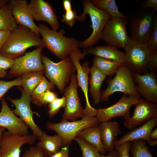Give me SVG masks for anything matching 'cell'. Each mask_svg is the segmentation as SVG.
I'll return each instance as SVG.
<instances>
[{
    "label": "cell",
    "instance_id": "b9f144b4",
    "mask_svg": "<svg viewBox=\"0 0 157 157\" xmlns=\"http://www.w3.org/2000/svg\"><path fill=\"white\" fill-rule=\"evenodd\" d=\"M69 146L68 145L64 146L59 151L50 157H69Z\"/></svg>",
    "mask_w": 157,
    "mask_h": 157
},
{
    "label": "cell",
    "instance_id": "5bb4252c",
    "mask_svg": "<svg viewBox=\"0 0 157 157\" xmlns=\"http://www.w3.org/2000/svg\"><path fill=\"white\" fill-rule=\"evenodd\" d=\"M8 99L15 107V109L13 111V113L20 117L31 129L33 132V135L36 139L40 141L42 137L43 132L36 124L33 119V115L36 113L33 112L31 109V96L27 94L22 89V96L20 99H13L8 98Z\"/></svg>",
    "mask_w": 157,
    "mask_h": 157
},
{
    "label": "cell",
    "instance_id": "ffe728a7",
    "mask_svg": "<svg viewBox=\"0 0 157 157\" xmlns=\"http://www.w3.org/2000/svg\"><path fill=\"white\" fill-rule=\"evenodd\" d=\"M10 3L13 17L18 25L26 27L40 36L39 28L28 8L26 0H10Z\"/></svg>",
    "mask_w": 157,
    "mask_h": 157
},
{
    "label": "cell",
    "instance_id": "6da1fadb",
    "mask_svg": "<svg viewBox=\"0 0 157 157\" xmlns=\"http://www.w3.org/2000/svg\"><path fill=\"white\" fill-rule=\"evenodd\" d=\"M41 46H44L40 36L27 27L17 25L11 32L0 54L14 59L23 56L29 48Z\"/></svg>",
    "mask_w": 157,
    "mask_h": 157
},
{
    "label": "cell",
    "instance_id": "4dcf8cb0",
    "mask_svg": "<svg viewBox=\"0 0 157 157\" xmlns=\"http://www.w3.org/2000/svg\"><path fill=\"white\" fill-rule=\"evenodd\" d=\"M130 151L131 157H154L145 141L142 139L131 141Z\"/></svg>",
    "mask_w": 157,
    "mask_h": 157
},
{
    "label": "cell",
    "instance_id": "d6a6232c",
    "mask_svg": "<svg viewBox=\"0 0 157 157\" xmlns=\"http://www.w3.org/2000/svg\"><path fill=\"white\" fill-rule=\"evenodd\" d=\"M79 145L82 152V157H100L101 154L94 146L78 137L74 139Z\"/></svg>",
    "mask_w": 157,
    "mask_h": 157
},
{
    "label": "cell",
    "instance_id": "7402d4cb",
    "mask_svg": "<svg viewBox=\"0 0 157 157\" xmlns=\"http://www.w3.org/2000/svg\"><path fill=\"white\" fill-rule=\"evenodd\" d=\"M101 123L99 126L101 141L106 151H110L114 149V141L121 131L116 122L108 120Z\"/></svg>",
    "mask_w": 157,
    "mask_h": 157
},
{
    "label": "cell",
    "instance_id": "8992f818",
    "mask_svg": "<svg viewBox=\"0 0 157 157\" xmlns=\"http://www.w3.org/2000/svg\"><path fill=\"white\" fill-rule=\"evenodd\" d=\"M99 123L96 116L87 115L80 120L71 122L65 120L58 123L48 122L46 126L49 130L57 133L64 146H69L81 131L88 127L98 126Z\"/></svg>",
    "mask_w": 157,
    "mask_h": 157
},
{
    "label": "cell",
    "instance_id": "7c38bea8",
    "mask_svg": "<svg viewBox=\"0 0 157 157\" xmlns=\"http://www.w3.org/2000/svg\"><path fill=\"white\" fill-rule=\"evenodd\" d=\"M146 102L140 97L129 96L123 94L120 99L116 104L108 108H99L96 116L99 123L110 120L115 117L124 118L130 116L131 107L137 104Z\"/></svg>",
    "mask_w": 157,
    "mask_h": 157
},
{
    "label": "cell",
    "instance_id": "d6986e66",
    "mask_svg": "<svg viewBox=\"0 0 157 157\" xmlns=\"http://www.w3.org/2000/svg\"><path fill=\"white\" fill-rule=\"evenodd\" d=\"M132 117H125L124 125L130 130L151 118L157 117V105L147 102L135 105Z\"/></svg>",
    "mask_w": 157,
    "mask_h": 157
},
{
    "label": "cell",
    "instance_id": "5b68a950",
    "mask_svg": "<svg viewBox=\"0 0 157 157\" xmlns=\"http://www.w3.org/2000/svg\"><path fill=\"white\" fill-rule=\"evenodd\" d=\"M156 12L142 9L133 15L129 22L130 37L135 43L146 44L152 33Z\"/></svg>",
    "mask_w": 157,
    "mask_h": 157
},
{
    "label": "cell",
    "instance_id": "3957f363",
    "mask_svg": "<svg viewBox=\"0 0 157 157\" xmlns=\"http://www.w3.org/2000/svg\"><path fill=\"white\" fill-rule=\"evenodd\" d=\"M41 58L46 76L63 94L67 85L70 82L76 71L70 56L68 55L57 63L51 61L43 54L41 55Z\"/></svg>",
    "mask_w": 157,
    "mask_h": 157
},
{
    "label": "cell",
    "instance_id": "74e56055",
    "mask_svg": "<svg viewBox=\"0 0 157 157\" xmlns=\"http://www.w3.org/2000/svg\"><path fill=\"white\" fill-rule=\"evenodd\" d=\"M57 97L56 94L53 92L48 90L42 95L39 101V106L49 104Z\"/></svg>",
    "mask_w": 157,
    "mask_h": 157
},
{
    "label": "cell",
    "instance_id": "d590c367",
    "mask_svg": "<svg viewBox=\"0 0 157 157\" xmlns=\"http://www.w3.org/2000/svg\"><path fill=\"white\" fill-rule=\"evenodd\" d=\"M21 83L20 77L11 81L0 80V99L10 88L14 86L21 85Z\"/></svg>",
    "mask_w": 157,
    "mask_h": 157
},
{
    "label": "cell",
    "instance_id": "4fadbf2b",
    "mask_svg": "<svg viewBox=\"0 0 157 157\" xmlns=\"http://www.w3.org/2000/svg\"><path fill=\"white\" fill-rule=\"evenodd\" d=\"M36 138L33 135H13L4 131L0 140L1 157H19L21 147L24 144H33Z\"/></svg>",
    "mask_w": 157,
    "mask_h": 157
},
{
    "label": "cell",
    "instance_id": "cb8c5ba5",
    "mask_svg": "<svg viewBox=\"0 0 157 157\" xmlns=\"http://www.w3.org/2000/svg\"><path fill=\"white\" fill-rule=\"evenodd\" d=\"M64 146L61 138L58 134L49 136L43 132L37 147L42 150L44 157H50L59 151Z\"/></svg>",
    "mask_w": 157,
    "mask_h": 157
},
{
    "label": "cell",
    "instance_id": "f546056e",
    "mask_svg": "<svg viewBox=\"0 0 157 157\" xmlns=\"http://www.w3.org/2000/svg\"><path fill=\"white\" fill-rule=\"evenodd\" d=\"M92 3L97 8L104 10L113 17L126 18L119 11L115 0H91Z\"/></svg>",
    "mask_w": 157,
    "mask_h": 157
},
{
    "label": "cell",
    "instance_id": "f1b7e54d",
    "mask_svg": "<svg viewBox=\"0 0 157 157\" xmlns=\"http://www.w3.org/2000/svg\"><path fill=\"white\" fill-rule=\"evenodd\" d=\"M93 65L98 68L107 76H112L116 73L120 65L118 62L95 56L93 59Z\"/></svg>",
    "mask_w": 157,
    "mask_h": 157
},
{
    "label": "cell",
    "instance_id": "e0dca14e",
    "mask_svg": "<svg viewBox=\"0 0 157 157\" xmlns=\"http://www.w3.org/2000/svg\"><path fill=\"white\" fill-rule=\"evenodd\" d=\"M134 81L138 84L135 86L138 92L148 103H157V80L154 71L143 74H133Z\"/></svg>",
    "mask_w": 157,
    "mask_h": 157
},
{
    "label": "cell",
    "instance_id": "1f68e13d",
    "mask_svg": "<svg viewBox=\"0 0 157 157\" xmlns=\"http://www.w3.org/2000/svg\"><path fill=\"white\" fill-rule=\"evenodd\" d=\"M54 85L44 76L40 83L34 90L31 96L33 103L39 106L40 100L42 95L47 90L53 89Z\"/></svg>",
    "mask_w": 157,
    "mask_h": 157
},
{
    "label": "cell",
    "instance_id": "ab89813d",
    "mask_svg": "<svg viewBox=\"0 0 157 157\" xmlns=\"http://www.w3.org/2000/svg\"><path fill=\"white\" fill-rule=\"evenodd\" d=\"M22 157H44L42 150L37 147H31L23 154Z\"/></svg>",
    "mask_w": 157,
    "mask_h": 157
},
{
    "label": "cell",
    "instance_id": "9a60e30c",
    "mask_svg": "<svg viewBox=\"0 0 157 157\" xmlns=\"http://www.w3.org/2000/svg\"><path fill=\"white\" fill-rule=\"evenodd\" d=\"M1 99L2 107L0 112V126L7 129L8 132L13 135H27L29 126L10 108L4 97Z\"/></svg>",
    "mask_w": 157,
    "mask_h": 157
},
{
    "label": "cell",
    "instance_id": "60d3db41",
    "mask_svg": "<svg viewBox=\"0 0 157 157\" xmlns=\"http://www.w3.org/2000/svg\"><path fill=\"white\" fill-rule=\"evenodd\" d=\"M14 63V59L0 54V67L1 68L6 70L11 68Z\"/></svg>",
    "mask_w": 157,
    "mask_h": 157
},
{
    "label": "cell",
    "instance_id": "f35d334b",
    "mask_svg": "<svg viewBox=\"0 0 157 157\" xmlns=\"http://www.w3.org/2000/svg\"><path fill=\"white\" fill-rule=\"evenodd\" d=\"M131 142L115 146L114 149L117 150L120 157H130L129 151Z\"/></svg>",
    "mask_w": 157,
    "mask_h": 157
},
{
    "label": "cell",
    "instance_id": "836d02e7",
    "mask_svg": "<svg viewBox=\"0 0 157 157\" xmlns=\"http://www.w3.org/2000/svg\"><path fill=\"white\" fill-rule=\"evenodd\" d=\"M150 52L153 54L157 53V15L156 16L153 30L146 44Z\"/></svg>",
    "mask_w": 157,
    "mask_h": 157
},
{
    "label": "cell",
    "instance_id": "7dc6e473",
    "mask_svg": "<svg viewBox=\"0 0 157 157\" xmlns=\"http://www.w3.org/2000/svg\"><path fill=\"white\" fill-rule=\"evenodd\" d=\"M100 157H120V156L118 151L113 149L110 151L108 155H101Z\"/></svg>",
    "mask_w": 157,
    "mask_h": 157
},
{
    "label": "cell",
    "instance_id": "7a4b0ae2",
    "mask_svg": "<svg viewBox=\"0 0 157 157\" xmlns=\"http://www.w3.org/2000/svg\"><path fill=\"white\" fill-rule=\"evenodd\" d=\"M38 27L44 47L61 60L69 55L72 50L79 47L80 41L74 38L64 36L65 31L63 29L57 32L43 24H39Z\"/></svg>",
    "mask_w": 157,
    "mask_h": 157
},
{
    "label": "cell",
    "instance_id": "4316f807",
    "mask_svg": "<svg viewBox=\"0 0 157 157\" xmlns=\"http://www.w3.org/2000/svg\"><path fill=\"white\" fill-rule=\"evenodd\" d=\"M44 72H36L22 75L21 85L27 94L31 96L34 90L44 77Z\"/></svg>",
    "mask_w": 157,
    "mask_h": 157
},
{
    "label": "cell",
    "instance_id": "816d5d0a",
    "mask_svg": "<svg viewBox=\"0 0 157 157\" xmlns=\"http://www.w3.org/2000/svg\"><path fill=\"white\" fill-rule=\"evenodd\" d=\"M5 128L0 126V140L1 136L3 132L4 131ZM0 157H1L0 154Z\"/></svg>",
    "mask_w": 157,
    "mask_h": 157
},
{
    "label": "cell",
    "instance_id": "52a82bcc",
    "mask_svg": "<svg viewBox=\"0 0 157 157\" xmlns=\"http://www.w3.org/2000/svg\"><path fill=\"white\" fill-rule=\"evenodd\" d=\"M107 82L108 86L101 93L102 101H107L110 95L117 92L129 96L138 97L141 96L136 89L132 73L124 64L120 65L113 78Z\"/></svg>",
    "mask_w": 157,
    "mask_h": 157
},
{
    "label": "cell",
    "instance_id": "484cf974",
    "mask_svg": "<svg viewBox=\"0 0 157 157\" xmlns=\"http://www.w3.org/2000/svg\"><path fill=\"white\" fill-rule=\"evenodd\" d=\"M76 137L82 139L94 146L102 155L106 153L101 141L99 125L88 127L79 132Z\"/></svg>",
    "mask_w": 157,
    "mask_h": 157
},
{
    "label": "cell",
    "instance_id": "ee69618b",
    "mask_svg": "<svg viewBox=\"0 0 157 157\" xmlns=\"http://www.w3.org/2000/svg\"><path fill=\"white\" fill-rule=\"evenodd\" d=\"M143 9L152 8L153 10L156 12L157 10V0H147L143 2L142 5Z\"/></svg>",
    "mask_w": 157,
    "mask_h": 157
},
{
    "label": "cell",
    "instance_id": "9c48e42d",
    "mask_svg": "<svg viewBox=\"0 0 157 157\" xmlns=\"http://www.w3.org/2000/svg\"><path fill=\"white\" fill-rule=\"evenodd\" d=\"M128 22L127 18L112 17L103 28L101 39L108 45L124 49L128 43L129 39L126 30Z\"/></svg>",
    "mask_w": 157,
    "mask_h": 157
},
{
    "label": "cell",
    "instance_id": "2e32d148",
    "mask_svg": "<svg viewBox=\"0 0 157 157\" xmlns=\"http://www.w3.org/2000/svg\"><path fill=\"white\" fill-rule=\"evenodd\" d=\"M28 6L34 19L47 22L53 30L58 29L59 23L57 15L49 2L44 0H31Z\"/></svg>",
    "mask_w": 157,
    "mask_h": 157
},
{
    "label": "cell",
    "instance_id": "44dd1931",
    "mask_svg": "<svg viewBox=\"0 0 157 157\" xmlns=\"http://www.w3.org/2000/svg\"><path fill=\"white\" fill-rule=\"evenodd\" d=\"M157 125V117L152 118L140 127L126 133L119 140H115L114 146L135 140L142 139L147 141L149 146H154L157 144V140H151L149 135Z\"/></svg>",
    "mask_w": 157,
    "mask_h": 157
},
{
    "label": "cell",
    "instance_id": "30bf717a",
    "mask_svg": "<svg viewBox=\"0 0 157 157\" xmlns=\"http://www.w3.org/2000/svg\"><path fill=\"white\" fill-rule=\"evenodd\" d=\"M78 84L76 75H73L69 85L65 89L64 95L65 104L61 121H74L82 118L87 115L92 116L91 113L82 108L77 92Z\"/></svg>",
    "mask_w": 157,
    "mask_h": 157
},
{
    "label": "cell",
    "instance_id": "7bdbcfd3",
    "mask_svg": "<svg viewBox=\"0 0 157 157\" xmlns=\"http://www.w3.org/2000/svg\"><path fill=\"white\" fill-rule=\"evenodd\" d=\"M157 68V53L152 55L148 65V69L150 72L154 71Z\"/></svg>",
    "mask_w": 157,
    "mask_h": 157
},
{
    "label": "cell",
    "instance_id": "8d00e7d4",
    "mask_svg": "<svg viewBox=\"0 0 157 157\" xmlns=\"http://www.w3.org/2000/svg\"><path fill=\"white\" fill-rule=\"evenodd\" d=\"M78 17L76 10H72L65 12V14L63 15L61 20L63 22L72 27L75 23V20H77Z\"/></svg>",
    "mask_w": 157,
    "mask_h": 157
},
{
    "label": "cell",
    "instance_id": "f6af8a7d",
    "mask_svg": "<svg viewBox=\"0 0 157 157\" xmlns=\"http://www.w3.org/2000/svg\"><path fill=\"white\" fill-rule=\"evenodd\" d=\"M10 31L0 30V51L4 44L9 36Z\"/></svg>",
    "mask_w": 157,
    "mask_h": 157
},
{
    "label": "cell",
    "instance_id": "bcb514c9",
    "mask_svg": "<svg viewBox=\"0 0 157 157\" xmlns=\"http://www.w3.org/2000/svg\"><path fill=\"white\" fill-rule=\"evenodd\" d=\"M71 3V1L70 0H63V8L65 12L72 10Z\"/></svg>",
    "mask_w": 157,
    "mask_h": 157
},
{
    "label": "cell",
    "instance_id": "603a6c76",
    "mask_svg": "<svg viewBox=\"0 0 157 157\" xmlns=\"http://www.w3.org/2000/svg\"><path fill=\"white\" fill-rule=\"evenodd\" d=\"M85 55L92 54L95 56L106 59L122 64L125 62V53L118 50L116 48L109 45L98 46L85 49Z\"/></svg>",
    "mask_w": 157,
    "mask_h": 157
},
{
    "label": "cell",
    "instance_id": "681fc988",
    "mask_svg": "<svg viewBox=\"0 0 157 157\" xmlns=\"http://www.w3.org/2000/svg\"><path fill=\"white\" fill-rule=\"evenodd\" d=\"M10 1L9 0H0V9L5 6Z\"/></svg>",
    "mask_w": 157,
    "mask_h": 157
},
{
    "label": "cell",
    "instance_id": "ac0fdd59",
    "mask_svg": "<svg viewBox=\"0 0 157 157\" xmlns=\"http://www.w3.org/2000/svg\"><path fill=\"white\" fill-rule=\"evenodd\" d=\"M69 55L73 61L77 72L76 77L78 85L81 88L84 93L86 101V106L92 107L89 101L88 96L89 74L90 68L89 63L85 62L81 65L80 60H83L85 55L84 53H82L79 47L72 50Z\"/></svg>",
    "mask_w": 157,
    "mask_h": 157
},
{
    "label": "cell",
    "instance_id": "ba28073f",
    "mask_svg": "<svg viewBox=\"0 0 157 157\" xmlns=\"http://www.w3.org/2000/svg\"><path fill=\"white\" fill-rule=\"evenodd\" d=\"M129 36V42L124 48L125 53L124 64L132 74H143L147 72L149 64L153 54L149 51L146 44H138Z\"/></svg>",
    "mask_w": 157,
    "mask_h": 157
},
{
    "label": "cell",
    "instance_id": "c3c4849f",
    "mask_svg": "<svg viewBox=\"0 0 157 157\" xmlns=\"http://www.w3.org/2000/svg\"><path fill=\"white\" fill-rule=\"evenodd\" d=\"M150 139L152 140L157 139V129L152 130L151 132L149 135Z\"/></svg>",
    "mask_w": 157,
    "mask_h": 157
},
{
    "label": "cell",
    "instance_id": "277c9868",
    "mask_svg": "<svg viewBox=\"0 0 157 157\" xmlns=\"http://www.w3.org/2000/svg\"><path fill=\"white\" fill-rule=\"evenodd\" d=\"M82 4L83 12L81 15L78 16L77 20L83 22L85 21L86 15H88L92 23L90 28L92 29L91 35L85 40L79 42V47L86 49L98 43L101 39L103 28L107 21L112 17L105 10L95 7L90 0L83 1Z\"/></svg>",
    "mask_w": 157,
    "mask_h": 157
},
{
    "label": "cell",
    "instance_id": "8fae6325",
    "mask_svg": "<svg viewBox=\"0 0 157 157\" xmlns=\"http://www.w3.org/2000/svg\"><path fill=\"white\" fill-rule=\"evenodd\" d=\"M44 46L38 47L33 51L25 53L24 55L14 59V63L11 68L9 77L22 75L36 72H44L41 58V52Z\"/></svg>",
    "mask_w": 157,
    "mask_h": 157
},
{
    "label": "cell",
    "instance_id": "f907efd6",
    "mask_svg": "<svg viewBox=\"0 0 157 157\" xmlns=\"http://www.w3.org/2000/svg\"><path fill=\"white\" fill-rule=\"evenodd\" d=\"M7 72L5 70L0 67V78L5 77L6 75Z\"/></svg>",
    "mask_w": 157,
    "mask_h": 157
},
{
    "label": "cell",
    "instance_id": "d4e9b609",
    "mask_svg": "<svg viewBox=\"0 0 157 157\" xmlns=\"http://www.w3.org/2000/svg\"><path fill=\"white\" fill-rule=\"evenodd\" d=\"M89 74L90 75V93L94 104L98 105L101 101L100 88L107 76L93 65L90 68Z\"/></svg>",
    "mask_w": 157,
    "mask_h": 157
},
{
    "label": "cell",
    "instance_id": "e575fe53",
    "mask_svg": "<svg viewBox=\"0 0 157 157\" xmlns=\"http://www.w3.org/2000/svg\"><path fill=\"white\" fill-rule=\"evenodd\" d=\"M65 104V96L60 98L58 97L54 99L49 104L48 114L51 118L54 117L55 115L59 111L61 107L64 108Z\"/></svg>",
    "mask_w": 157,
    "mask_h": 157
},
{
    "label": "cell",
    "instance_id": "83f0119b",
    "mask_svg": "<svg viewBox=\"0 0 157 157\" xmlns=\"http://www.w3.org/2000/svg\"><path fill=\"white\" fill-rule=\"evenodd\" d=\"M17 25L9 2L0 9V30L11 32Z\"/></svg>",
    "mask_w": 157,
    "mask_h": 157
}]
</instances>
